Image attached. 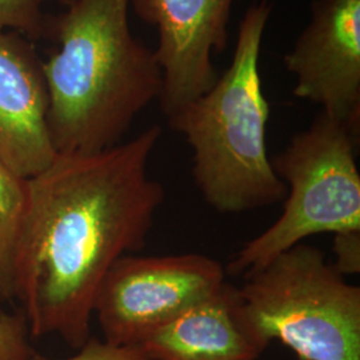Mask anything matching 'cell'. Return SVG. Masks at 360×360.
<instances>
[{
  "label": "cell",
  "mask_w": 360,
  "mask_h": 360,
  "mask_svg": "<svg viewBox=\"0 0 360 360\" xmlns=\"http://www.w3.org/2000/svg\"><path fill=\"white\" fill-rule=\"evenodd\" d=\"M160 136L155 124L101 153L58 154L26 179L13 292L31 336L58 335L74 349L90 339L105 275L146 247L165 202L148 174Z\"/></svg>",
  "instance_id": "obj_1"
},
{
  "label": "cell",
  "mask_w": 360,
  "mask_h": 360,
  "mask_svg": "<svg viewBox=\"0 0 360 360\" xmlns=\"http://www.w3.org/2000/svg\"><path fill=\"white\" fill-rule=\"evenodd\" d=\"M59 49L41 65L49 127L59 155L95 154L122 143L135 117L159 98L155 52L131 32V0H65Z\"/></svg>",
  "instance_id": "obj_2"
},
{
  "label": "cell",
  "mask_w": 360,
  "mask_h": 360,
  "mask_svg": "<svg viewBox=\"0 0 360 360\" xmlns=\"http://www.w3.org/2000/svg\"><path fill=\"white\" fill-rule=\"evenodd\" d=\"M271 13L269 0H257L247 8L230 67L205 95L167 117L171 129L183 135L193 150L196 188L221 214L275 206L287 196L267 153L270 103L259 72Z\"/></svg>",
  "instance_id": "obj_3"
},
{
  "label": "cell",
  "mask_w": 360,
  "mask_h": 360,
  "mask_svg": "<svg viewBox=\"0 0 360 360\" xmlns=\"http://www.w3.org/2000/svg\"><path fill=\"white\" fill-rule=\"evenodd\" d=\"M345 278L299 243L245 276L240 322L263 349L278 340L297 360H360V288Z\"/></svg>",
  "instance_id": "obj_4"
},
{
  "label": "cell",
  "mask_w": 360,
  "mask_h": 360,
  "mask_svg": "<svg viewBox=\"0 0 360 360\" xmlns=\"http://www.w3.org/2000/svg\"><path fill=\"white\" fill-rule=\"evenodd\" d=\"M358 131L321 112L271 163L287 187L282 215L247 242L226 267L247 276L319 233L360 231Z\"/></svg>",
  "instance_id": "obj_5"
},
{
  "label": "cell",
  "mask_w": 360,
  "mask_h": 360,
  "mask_svg": "<svg viewBox=\"0 0 360 360\" xmlns=\"http://www.w3.org/2000/svg\"><path fill=\"white\" fill-rule=\"evenodd\" d=\"M226 275L220 262L203 254L120 257L94 304L104 342L139 347L155 330L218 291Z\"/></svg>",
  "instance_id": "obj_6"
},
{
  "label": "cell",
  "mask_w": 360,
  "mask_h": 360,
  "mask_svg": "<svg viewBox=\"0 0 360 360\" xmlns=\"http://www.w3.org/2000/svg\"><path fill=\"white\" fill-rule=\"evenodd\" d=\"M235 0H131L143 22L156 27L162 71L160 110L171 116L205 95L218 74L212 53L224 51Z\"/></svg>",
  "instance_id": "obj_7"
},
{
  "label": "cell",
  "mask_w": 360,
  "mask_h": 360,
  "mask_svg": "<svg viewBox=\"0 0 360 360\" xmlns=\"http://www.w3.org/2000/svg\"><path fill=\"white\" fill-rule=\"evenodd\" d=\"M284 65L296 77V98L359 132L360 0H314Z\"/></svg>",
  "instance_id": "obj_8"
},
{
  "label": "cell",
  "mask_w": 360,
  "mask_h": 360,
  "mask_svg": "<svg viewBox=\"0 0 360 360\" xmlns=\"http://www.w3.org/2000/svg\"><path fill=\"white\" fill-rule=\"evenodd\" d=\"M56 156L41 65L18 39L0 32V162L30 179Z\"/></svg>",
  "instance_id": "obj_9"
},
{
  "label": "cell",
  "mask_w": 360,
  "mask_h": 360,
  "mask_svg": "<svg viewBox=\"0 0 360 360\" xmlns=\"http://www.w3.org/2000/svg\"><path fill=\"white\" fill-rule=\"evenodd\" d=\"M148 360H257L266 351L247 334L238 287L218 291L159 327L139 345Z\"/></svg>",
  "instance_id": "obj_10"
},
{
  "label": "cell",
  "mask_w": 360,
  "mask_h": 360,
  "mask_svg": "<svg viewBox=\"0 0 360 360\" xmlns=\"http://www.w3.org/2000/svg\"><path fill=\"white\" fill-rule=\"evenodd\" d=\"M26 179L0 162V300L13 302V264L26 207Z\"/></svg>",
  "instance_id": "obj_11"
},
{
  "label": "cell",
  "mask_w": 360,
  "mask_h": 360,
  "mask_svg": "<svg viewBox=\"0 0 360 360\" xmlns=\"http://www.w3.org/2000/svg\"><path fill=\"white\" fill-rule=\"evenodd\" d=\"M22 314L0 312V360H38Z\"/></svg>",
  "instance_id": "obj_12"
},
{
  "label": "cell",
  "mask_w": 360,
  "mask_h": 360,
  "mask_svg": "<svg viewBox=\"0 0 360 360\" xmlns=\"http://www.w3.org/2000/svg\"><path fill=\"white\" fill-rule=\"evenodd\" d=\"M18 30L38 38L43 31L39 0H0V32Z\"/></svg>",
  "instance_id": "obj_13"
},
{
  "label": "cell",
  "mask_w": 360,
  "mask_h": 360,
  "mask_svg": "<svg viewBox=\"0 0 360 360\" xmlns=\"http://www.w3.org/2000/svg\"><path fill=\"white\" fill-rule=\"evenodd\" d=\"M77 351L67 359L38 360H148L141 347H116L92 336Z\"/></svg>",
  "instance_id": "obj_14"
},
{
  "label": "cell",
  "mask_w": 360,
  "mask_h": 360,
  "mask_svg": "<svg viewBox=\"0 0 360 360\" xmlns=\"http://www.w3.org/2000/svg\"><path fill=\"white\" fill-rule=\"evenodd\" d=\"M334 267L343 276L360 272V231L334 235Z\"/></svg>",
  "instance_id": "obj_15"
}]
</instances>
